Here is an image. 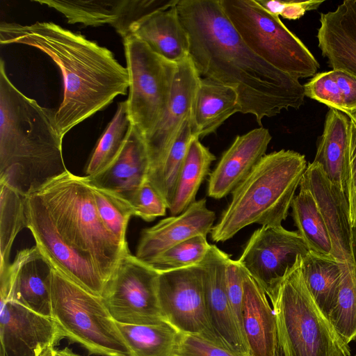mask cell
I'll list each match as a JSON object with an SVG mask.
<instances>
[{
  "mask_svg": "<svg viewBox=\"0 0 356 356\" xmlns=\"http://www.w3.org/2000/svg\"><path fill=\"white\" fill-rule=\"evenodd\" d=\"M258 3L270 14L287 19H298L307 11L318 8L324 1H275L257 0Z\"/></svg>",
  "mask_w": 356,
  "mask_h": 356,
  "instance_id": "obj_42",
  "label": "cell"
},
{
  "mask_svg": "<svg viewBox=\"0 0 356 356\" xmlns=\"http://www.w3.org/2000/svg\"><path fill=\"white\" fill-rule=\"evenodd\" d=\"M177 9L197 74L234 90L241 113L253 115L261 124L266 117L303 104V85L249 48L219 0H179Z\"/></svg>",
  "mask_w": 356,
  "mask_h": 356,
  "instance_id": "obj_1",
  "label": "cell"
},
{
  "mask_svg": "<svg viewBox=\"0 0 356 356\" xmlns=\"http://www.w3.org/2000/svg\"><path fill=\"white\" fill-rule=\"evenodd\" d=\"M318 47L332 70L356 78V0H345L334 11L321 13Z\"/></svg>",
  "mask_w": 356,
  "mask_h": 356,
  "instance_id": "obj_23",
  "label": "cell"
},
{
  "mask_svg": "<svg viewBox=\"0 0 356 356\" xmlns=\"http://www.w3.org/2000/svg\"><path fill=\"white\" fill-rule=\"evenodd\" d=\"M309 249L298 232L282 225H264L251 235L238 259L242 267L268 293Z\"/></svg>",
  "mask_w": 356,
  "mask_h": 356,
  "instance_id": "obj_12",
  "label": "cell"
},
{
  "mask_svg": "<svg viewBox=\"0 0 356 356\" xmlns=\"http://www.w3.org/2000/svg\"><path fill=\"white\" fill-rule=\"evenodd\" d=\"M175 356H250L199 334L180 333Z\"/></svg>",
  "mask_w": 356,
  "mask_h": 356,
  "instance_id": "obj_38",
  "label": "cell"
},
{
  "mask_svg": "<svg viewBox=\"0 0 356 356\" xmlns=\"http://www.w3.org/2000/svg\"><path fill=\"white\" fill-rule=\"evenodd\" d=\"M149 164L145 136L133 125L118 157L101 172L86 177L91 186L112 192L130 202L147 180Z\"/></svg>",
  "mask_w": 356,
  "mask_h": 356,
  "instance_id": "obj_21",
  "label": "cell"
},
{
  "mask_svg": "<svg viewBox=\"0 0 356 356\" xmlns=\"http://www.w3.org/2000/svg\"><path fill=\"white\" fill-rule=\"evenodd\" d=\"M350 120L349 162L348 174V202L352 227H356V125Z\"/></svg>",
  "mask_w": 356,
  "mask_h": 356,
  "instance_id": "obj_43",
  "label": "cell"
},
{
  "mask_svg": "<svg viewBox=\"0 0 356 356\" xmlns=\"http://www.w3.org/2000/svg\"><path fill=\"white\" fill-rule=\"evenodd\" d=\"M51 306L52 318L65 337L81 344L90 355L130 356L102 298L83 289L54 267Z\"/></svg>",
  "mask_w": 356,
  "mask_h": 356,
  "instance_id": "obj_7",
  "label": "cell"
},
{
  "mask_svg": "<svg viewBox=\"0 0 356 356\" xmlns=\"http://www.w3.org/2000/svg\"><path fill=\"white\" fill-rule=\"evenodd\" d=\"M0 274L10 266V254L18 233L26 227L25 198L8 185L0 183Z\"/></svg>",
  "mask_w": 356,
  "mask_h": 356,
  "instance_id": "obj_34",
  "label": "cell"
},
{
  "mask_svg": "<svg viewBox=\"0 0 356 356\" xmlns=\"http://www.w3.org/2000/svg\"><path fill=\"white\" fill-rule=\"evenodd\" d=\"M52 356H81L74 353L71 349L66 347L60 350L54 348Z\"/></svg>",
  "mask_w": 356,
  "mask_h": 356,
  "instance_id": "obj_45",
  "label": "cell"
},
{
  "mask_svg": "<svg viewBox=\"0 0 356 356\" xmlns=\"http://www.w3.org/2000/svg\"><path fill=\"white\" fill-rule=\"evenodd\" d=\"M334 328L348 344L356 340V266L342 264L336 302L329 315Z\"/></svg>",
  "mask_w": 356,
  "mask_h": 356,
  "instance_id": "obj_35",
  "label": "cell"
},
{
  "mask_svg": "<svg viewBox=\"0 0 356 356\" xmlns=\"http://www.w3.org/2000/svg\"><path fill=\"white\" fill-rule=\"evenodd\" d=\"M54 348V347L48 348L45 350V356H52Z\"/></svg>",
  "mask_w": 356,
  "mask_h": 356,
  "instance_id": "obj_48",
  "label": "cell"
},
{
  "mask_svg": "<svg viewBox=\"0 0 356 356\" xmlns=\"http://www.w3.org/2000/svg\"><path fill=\"white\" fill-rule=\"evenodd\" d=\"M123 40L129 78L128 112L133 125L146 136L168 106L177 64L132 35Z\"/></svg>",
  "mask_w": 356,
  "mask_h": 356,
  "instance_id": "obj_9",
  "label": "cell"
},
{
  "mask_svg": "<svg viewBox=\"0 0 356 356\" xmlns=\"http://www.w3.org/2000/svg\"><path fill=\"white\" fill-rule=\"evenodd\" d=\"M194 138L191 117L183 124L161 164L148 175L147 180L165 200L168 208L172 200L189 145Z\"/></svg>",
  "mask_w": 356,
  "mask_h": 356,
  "instance_id": "obj_33",
  "label": "cell"
},
{
  "mask_svg": "<svg viewBox=\"0 0 356 356\" xmlns=\"http://www.w3.org/2000/svg\"><path fill=\"white\" fill-rule=\"evenodd\" d=\"M41 5L61 13L69 24L80 23L85 26H97L110 24L115 31L120 25L124 0H35Z\"/></svg>",
  "mask_w": 356,
  "mask_h": 356,
  "instance_id": "obj_31",
  "label": "cell"
},
{
  "mask_svg": "<svg viewBox=\"0 0 356 356\" xmlns=\"http://www.w3.org/2000/svg\"><path fill=\"white\" fill-rule=\"evenodd\" d=\"M240 36L254 53L297 79L314 76L319 63L303 42L257 0H219Z\"/></svg>",
  "mask_w": 356,
  "mask_h": 356,
  "instance_id": "obj_8",
  "label": "cell"
},
{
  "mask_svg": "<svg viewBox=\"0 0 356 356\" xmlns=\"http://www.w3.org/2000/svg\"><path fill=\"white\" fill-rule=\"evenodd\" d=\"M342 264L310 251L302 257V272L307 289L327 318L337 298Z\"/></svg>",
  "mask_w": 356,
  "mask_h": 356,
  "instance_id": "obj_28",
  "label": "cell"
},
{
  "mask_svg": "<svg viewBox=\"0 0 356 356\" xmlns=\"http://www.w3.org/2000/svg\"><path fill=\"white\" fill-rule=\"evenodd\" d=\"M55 110L21 92L0 63V183L24 197L67 170Z\"/></svg>",
  "mask_w": 356,
  "mask_h": 356,
  "instance_id": "obj_3",
  "label": "cell"
},
{
  "mask_svg": "<svg viewBox=\"0 0 356 356\" xmlns=\"http://www.w3.org/2000/svg\"><path fill=\"white\" fill-rule=\"evenodd\" d=\"M302 257L266 295L274 311L282 356H350L348 344L323 314L307 289Z\"/></svg>",
  "mask_w": 356,
  "mask_h": 356,
  "instance_id": "obj_6",
  "label": "cell"
},
{
  "mask_svg": "<svg viewBox=\"0 0 356 356\" xmlns=\"http://www.w3.org/2000/svg\"><path fill=\"white\" fill-rule=\"evenodd\" d=\"M304 86L305 96L343 111V95L334 71L316 73Z\"/></svg>",
  "mask_w": 356,
  "mask_h": 356,
  "instance_id": "obj_39",
  "label": "cell"
},
{
  "mask_svg": "<svg viewBox=\"0 0 356 356\" xmlns=\"http://www.w3.org/2000/svg\"><path fill=\"white\" fill-rule=\"evenodd\" d=\"M52 268L36 245L20 250L8 268L0 274L1 301L11 300L52 318Z\"/></svg>",
  "mask_w": 356,
  "mask_h": 356,
  "instance_id": "obj_14",
  "label": "cell"
},
{
  "mask_svg": "<svg viewBox=\"0 0 356 356\" xmlns=\"http://www.w3.org/2000/svg\"><path fill=\"white\" fill-rule=\"evenodd\" d=\"M117 325L130 356H175L180 332L169 323Z\"/></svg>",
  "mask_w": 356,
  "mask_h": 356,
  "instance_id": "obj_30",
  "label": "cell"
},
{
  "mask_svg": "<svg viewBox=\"0 0 356 356\" xmlns=\"http://www.w3.org/2000/svg\"><path fill=\"white\" fill-rule=\"evenodd\" d=\"M200 79L189 56L177 63L168 106L152 132L145 136L150 163L149 175L161 164L183 124L192 116Z\"/></svg>",
  "mask_w": 356,
  "mask_h": 356,
  "instance_id": "obj_16",
  "label": "cell"
},
{
  "mask_svg": "<svg viewBox=\"0 0 356 356\" xmlns=\"http://www.w3.org/2000/svg\"><path fill=\"white\" fill-rule=\"evenodd\" d=\"M0 43L22 44L47 54L60 70L63 99L55 110L56 128L64 136L73 127L126 95L127 67L107 48L54 22L31 25L1 22Z\"/></svg>",
  "mask_w": 356,
  "mask_h": 356,
  "instance_id": "obj_2",
  "label": "cell"
},
{
  "mask_svg": "<svg viewBox=\"0 0 356 356\" xmlns=\"http://www.w3.org/2000/svg\"><path fill=\"white\" fill-rule=\"evenodd\" d=\"M210 248L207 236H196L171 247L147 264L158 272L197 265L204 259Z\"/></svg>",
  "mask_w": 356,
  "mask_h": 356,
  "instance_id": "obj_37",
  "label": "cell"
},
{
  "mask_svg": "<svg viewBox=\"0 0 356 356\" xmlns=\"http://www.w3.org/2000/svg\"><path fill=\"white\" fill-rule=\"evenodd\" d=\"M291 207L298 232L309 250L321 257L334 259L328 230L312 193L300 186V191L294 197Z\"/></svg>",
  "mask_w": 356,
  "mask_h": 356,
  "instance_id": "obj_29",
  "label": "cell"
},
{
  "mask_svg": "<svg viewBox=\"0 0 356 356\" xmlns=\"http://www.w3.org/2000/svg\"><path fill=\"white\" fill-rule=\"evenodd\" d=\"M345 113L356 125V108L350 111H346Z\"/></svg>",
  "mask_w": 356,
  "mask_h": 356,
  "instance_id": "obj_47",
  "label": "cell"
},
{
  "mask_svg": "<svg viewBox=\"0 0 356 356\" xmlns=\"http://www.w3.org/2000/svg\"><path fill=\"white\" fill-rule=\"evenodd\" d=\"M63 338L52 318L11 300L1 301L0 356H40Z\"/></svg>",
  "mask_w": 356,
  "mask_h": 356,
  "instance_id": "obj_15",
  "label": "cell"
},
{
  "mask_svg": "<svg viewBox=\"0 0 356 356\" xmlns=\"http://www.w3.org/2000/svg\"><path fill=\"white\" fill-rule=\"evenodd\" d=\"M229 257L230 255L216 245H211L200 263L203 268L206 307L210 323L218 337L229 348L250 355L227 296L225 268Z\"/></svg>",
  "mask_w": 356,
  "mask_h": 356,
  "instance_id": "obj_18",
  "label": "cell"
},
{
  "mask_svg": "<svg viewBox=\"0 0 356 356\" xmlns=\"http://www.w3.org/2000/svg\"><path fill=\"white\" fill-rule=\"evenodd\" d=\"M127 101L118 103L111 122L98 140L85 168L86 176L108 167L122 150L132 129Z\"/></svg>",
  "mask_w": 356,
  "mask_h": 356,
  "instance_id": "obj_32",
  "label": "cell"
},
{
  "mask_svg": "<svg viewBox=\"0 0 356 356\" xmlns=\"http://www.w3.org/2000/svg\"><path fill=\"white\" fill-rule=\"evenodd\" d=\"M206 199L196 200L184 212L160 220L143 230L136 257L148 263L171 247L191 238L211 232L216 218Z\"/></svg>",
  "mask_w": 356,
  "mask_h": 356,
  "instance_id": "obj_19",
  "label": "cell"
},
{
  "mask_svg": "<svg viewBox=\"0 0 356 356\" xmlns=\"http://www.w3.org/2000/svg\"><path fill=\"white\" fill-rule=\"evenodd\" d=\"M241 109L236 92L232 88L201 78L192 111L191 127L195 137H204Z\"/></svg>",
  "mask_w": 356,
  "mask_h": 356,
  "instance_id": "obj_26",
  "label": "cell"
},
{
  "mask_svg": "<svg viewBox=\"0 0 356 356\" xmlns=\"http://www.w3.org/2000/svg\"><path fill=\"white\" fill-rule=\"evenodd\" d=\"M215 159L216 156L198 138L192 140L168 207L172 216L179 215L196 201L197 193Z\"/></svg>",
  "mask_w": 356,
  "mask_h": 356,
  "instance_id": "obj_27",
  "label": "cell"
},
{
  "mask_svg": "<svg viewBox=\"0 0 356 356\" xmlns=\"http://www.w3.org/2000/svg\"><path fill=\"white\" fill-rule=\"evenodd\" d=\"M307 167L305 156L293 150L265 154L232 192L211 239L224 242L253 223L282 225Z\"/></svg>",
  "mask_w": 356,
  "mask_h": 356,
  "instance_id": "obj_4",
  "label": "cell"
},
{
  "mask_svg": "<svg viewBox=\"0 0 356 356\" xmlns=\"http://www.w3.org/2000/svg\"><path fill=\"white\" fill-rule=\"evenodd\" d=\"M158 299L164 321L180 333L199 334L225 344L209 319L200 264L159 272Z\"/></svg>",
  "mask_w": 356,
  "mask_h": 356,
  "instance_id": "obj_11",
  "label": "cell"
},
{
  "mask_svg": "<svg viewBox=\"0 0 356 356\" xmlns=\"http://www.w3.org/2000/svg\"><path fill=\"white\" fill-rule=\"evenodd\" d=\"M242 326L250 356H282L276 319L268 296L243 268Z\"/></svg>",
  "mask_w": 356,
  "mask_h": 356,
  "instance_id": "obj_22",
  "label": "cell"
},
{
  "mask_svg": "<svg viewBox=\"0 0 356 356\" xmlns=\"http://www.w3.org/2000/svg\"><path fill=\"white\" fill-rule=\"evenodd\" d=\"M33 193L57 232L93 263L107 284L129 250L103 224L86 176L67 171Z\"/></svg>",
  "mask_w": 356,
  "mask_h": 356,
  "instance_id": "obj_5",
  "label": "cell"
},
{
  "mask_svg": "<svg viewBox=\"0 0 356 356\" xmlns=\"http://www.w3.org/2000/svg\"><path fill=\"white\" fill-rule=\"evenodd\" d=\"M300 186L308 189L318 204L328 230L334 259L340 264L355 265L347 197L314 161L307 165Z\"/></svg>",
  "mask_w": 356,
  "mask_h": 356,
  "instance_id": "obj_17",
  "label": "cell"
},
{
  "mask_svg": "<svg viewBox=\"0 0 356 356\" xmlns=\"http://www.w3.org/2000/svg\"><path fill=\"white\" fill-rule=\"evenodd\" d=\"M158 277L157 270L130 251L124 255L102 297L115 322L149 325L164 321L158 299Z\"/></svg>",
  "mask_w": 356,
  "mask_h": 356,
  "instance_id": "obj_10",
  "label": "cell"
},
{
  "mask_svg": "<svg viewBox=\"0 0 356 356\" xmlns=\"http://www.w3.org/2000/svg\"><path fill=\"white\" fill-rule=\"evenodd\" d=\"M91 187L97 211L103 224L122 245L128 246L126 232L129 219L134 216L131 204L112 192Z\"/></svg>",
  "mask_w": 356,
  "mask_h": 356,
  "instance_id": "obj_36",
  "label": "cell"
},
{
  "mask_svg": "<svg viewBox=\"0 0 356 356\" xmlns=\"http://www.w3.org/2000/svg\"><path fill=\"white\" fill-rule=\"evenodd\" d=\"M343 95L344 113L356 108V78L345 72L333 70Z\"/></svg>",
  "mask_w": 356,
  "mask_h": 356,
  "instance_id": "obj_44",
  "label": "cell"
},
{
  "mask_svg": "<svg viewBox=\"0 0 356 356\" xmlns=\"http://www.w3.org/2000/svg\"><path fill=\"white\" fill-rule=\"evenodd\" d=\"M271 138L264 127L236 136L209 175L208 195L219 200L232 192L266 154Z\"/></svg>",
  "mask_w": 356,
  "mask_h": 356,
  "instance_id": "obj_20",
  "label": "cell"
},
{
  "mask_svg": "<svg viewBox=\"0 0 356 356\" xmlns=\"http://www.w3.org/2000/svg\"><path fill=\"white\" fill-rule=\"evenodd\" d=\"M26 228L53 267L91 293L102 297L106 283L93 263L59 234L33 193L25 198Z\"/></svg>",
  "mask_w": 356,
  "mask_h": 356,
  "instance_id": "obj_13",
  "label": "cell"
},
{
  "mask_svg": "<svg viewBox=\"0 0 356 356\" xmlns=\"http://www.w3.org/2000/svg\"><path fill=\"white\" fill-rule=\"evenodd\" d=\"M350 134V118L343 112L330 108L314 160L347 199Z\"/></svg>",
  "mask_w": 356,
  "mask_h": 356,
  "instance_id": "obj_25",
  "label": "cell"
},
{
  "mask_svg": "<svg viewBox=\"0 0 356 356\" xmlns=\"http://www.w3.org/2000/svg\"><path fill=\"white\" fill-rule=\"evenodd\" d=\"M243 268L238 260H233L230 257L228 259L225 268L227 296L239 330L245 341L242 326V305L243 299Z\"/></svg>",
  "mask_w": 356,
  "mask_h": 356,
  "instance_id": "obj_41",
  "label": "cell"
},
{
  "mask_svg": "<svg viewBox=\"0 0 356 356\" xmlns=\"http://www.w3.org/2000/svg\"><path fill=\"white\" fill-rule=\"evenodd\" d=\"M133 208L134 216L146 222H152L157 217L166 213L168 205L148 180L140 187L129 202Z\"/></svg>",
  "mask_w": 356,
  "mask_h": 356,
  "instance_id": "obj_40",
  "label": "cell"
},
{
  "mask_svg": "<svg viewBox=\"0 0 356 356\" xmlns=\"http://www.w3.org/2000/svg\"><path fill=\"white\" fill-rule=\"evenodd\" d=\"M131 35L174 63L189 56V37L180 21L177 5L157 10L137 22L131 29Z\"/></svg>",
  "mask_w": 356,
  "mask_h": 356,
  "instance_id": "obj_24",
  "label": "cell"
},
{
  "mask_svg": "<svg viewBox=\"0 0 356 356\" xmlns=\"http://www.w3.org/2000/svg\"><path fill=\"white\" fill-rule=\"evenodd\" d=\"M353 252L356 266V227L353 228Z\"/></svg>",
  "mask_w": 356,
  "mask_h": 356,
  "instance_id": "obj_46",
  "label": "cell"
}]
</instances>
